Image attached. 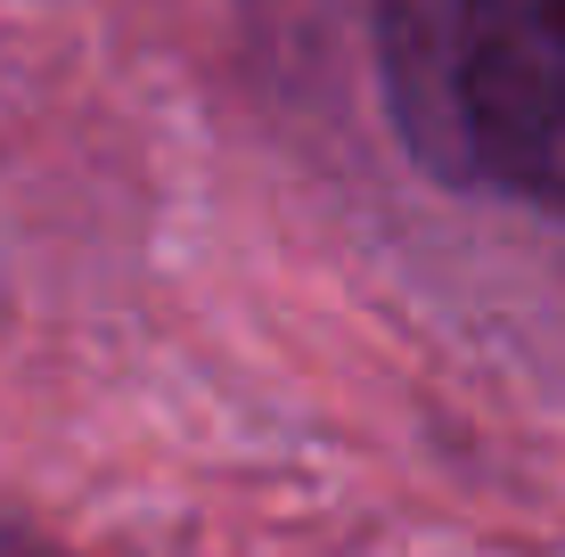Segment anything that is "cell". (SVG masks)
Listing matches in <instances>:
<instances>
[{
    "label": "cell",
    "instance_id": "6da1fadb",
    "mask_svg": "<svg viewBox=\"0 0 565 557\" xmlns=\"http://www.w3.org/2000/svg\"><path fill=\"white\" fill-rule=\"evenodd\" d=\"M377 66L443 181L565 214V0H377Z\"/></svg>",
    "mask_w": 565,
    "mask_h": 557
},
{
    "label": "cell",
    "instance_id": "7a4b0ae2",
    "mask_svg": "<svg viewBox=\"0 0 565 557\" xmlns=\"http://www.w3.org/2000/svg\"><path fill=\"white\" fill-rule=\"evenodd\" d=\"M0 557H50V549H33V542H17V533H0Z\"/></svg>",
    "mask_w": 565,
    "mask_h": 557
}]
</instances>
